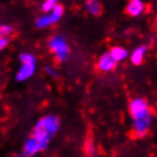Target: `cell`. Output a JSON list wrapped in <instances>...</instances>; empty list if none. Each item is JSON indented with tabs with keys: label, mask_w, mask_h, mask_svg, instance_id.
<instances>
[{
	"label": "cell",
	"mask_w": 157,
	"mask_h": 157,
	"mask_svg": "<svg viewBox=\"0 0 157 157\" xmlns=\"http://www.w3.org/2000/svg\"><path fill=\"white\" fill-rule=\"evenodd\" d=\"M144 10H145V4L143 0H129L127 8H125V12L132 17H139L140 15H143Z\"/></svg>",
	"instance_id": "obj_9"
},
{
	"label": "cell",
	"mask_w": 157,
	"mask_h": 157,
	"mask_svg": "<svg viewBox=\"0 0 157 157\" xmlns=\"http://www.w3.org/2000/svg\"><path fill=\"white\" fill-rule=\"evenodd\" d=\"M63 15H64V7L61 4H57L49 13H45V15H43V16L36 19V27L43 29V28H47V27L56 24V23H59V20L63 17Z\"/></svg>",
	"instance_id": "obj_4"
},
{
	"label": "cell",
	"mask_w": 157,
	"mask_h": 157,
	"mask_svg": "<svg viewBox=\"0 0 157 157\" xmlns=\"http://www.w3.org/2000/svg\"><path fill=\"white\" fill-rule=\"evenodd\" d=\"M44 71L49 75V76H52L53 78H59V77H60V75H59V72H57V71H55V69L52 68V67H44Z\"/></svg>",
	"instance_id": "obj_16"
},
{
	"label": "cell",
	"mask_w": 157,
	"mask_h": 157,
	"mask_svg": "<svg viewBox=\"0 0 157 157\" xmlns=\"http://www.w3.org/2000/svg\"><path fill=\"white\" fill-rule=\"evenodd\" d=\"M10 41H11V39L7 37V36H2V37H0V49L3 51L6 47H8Z\"/></svg>",
	"instance_id": "obj_17"
},
{
	"label": "cell",
	"mask_w": 157,
	"mask_h": 157,
	"mask_svg": "<svg viewBox=\"0 0 157 157\" xmlns=\"http://www.w3.org/2000/svg\"><path fill=\"white\" fill-rule=\"evenodd\" d=\"M145 52H147V47L145 45H140L137 48L133 49V52L131 53V63L133 65H140L144 60Z\"/></svg>",
	"instance_id": "obj_10"
},
{
	"label": "cell",
	"mask_w": 157,
	"mask_h": 157,
	"mask_svg": "<svg viewBox=\"0 0 157 157\" xmlns=\"http://www.w3.org/2000/svg\"><path fill=\"white\" fill-rule=\"evenodd\" d=\"M40 152H43L41 145L39 144V141L35 139L33 136H29L28 139L25 140V143H24V147H23V153L35 157L37 153H40Z\"/></svg>",
	"instance_id": "obj_8"
},
{
	"label": "cell",
	"mask_w": 157,
	"mask_h": 157,
	"mask_svg": "<svg viewBox=\"0 0 157 157\" xmlns=\"http://www.w3.org/2000/svg\"><path fill=\"white\" fill-rule=\"evenodd\" d=\"M109 53H111V56L115 59L117 63L128 57V51L125 48H123V47H119V45H117V47H112V48L109 49Z\"/></svg>",
	"instance_id": "obj_12"
},
{
	"label": "cell",
	"mask_w": 157,
	"mask_h": 157,
	"mask_svg": "<svg viewBox=\"0 0 157 157\" xmlns=\"http://www.w3.org/2000/svg\"><path fill=\"white\" fill-rule=\"evenodd\" d=\"M35 71H36V60L28 61V63H21L20 68L16 73V80L17 81H25L33 76Z\"/></svg>",
	"instance_id": "obj_6"
},
{
	"label": "cell",
	"mask_w": 157,
	"mask_h": 157,
	"mask_svg": "<svg viewBox=\"0 0 157 157\" xmlns=\"http://www.w3.org/2000/svg\"><path fill=\"white\" fill-rule=\"evenodd\" d=\"M129 113H131L132 120H139L152 116L148 101L143 99V97H135V99L131 100V103H129Z\"/></svg>",
	"instance_id": "obj_3"
},
{
	"label": "cell",
	"mask_w": 157,
	"mask_h": 157,
	"mask_svg": "<svg viewBox=\"0 0 157 157\" xmlns=\"http://www.w3.org/2000/svg\"><path fill=\"white\" fill-rule=\"evenodd\" d=\"M57 4H59L57 0H44L43 4H41V11L45 12V13H49Z\"/></svg>",
	"instance_id": "obj_13"
},
{
	"label": "cell",
	"mask_w": 157,
	"mask_h": 157,
	"mask_svg": "<svg viewBox=\"0 0 157 157\" xmlns=\"http://www.w3.org/2000/svg\"><path fill=\"white\" fill-rule=\"evenodd\" d=\"M59 128H60V119L55 115H47L39 119L31 136H33L39 141V144L41 145L43 151H45L48 148L51 140L57 133Z\"/></svg>",
	"instance_id": "obj_1"
},
{
	"label": "cell",
	"mask_w": 157,
	"mask_h": 157,
	"mask_svg": "<svg viewBox=\"0 0 157 157\" xmlns=\"http://www.w3.org/2000/svg\"><path fill=\"white\" fill-rule=\"evenodd\" d=\"M85 10L88 13L93 15V16H99L101 13V3L99 0H85Z\"/></svg>",
	"instance_id": "obj_11"
},
{
	"label": "cell",
	"mask_w": 157,
	"mask_h": 157,
	"mask_svg": "<svg viewBox=\"0 0 157 157\" xmlns=\"http://www.w3.org/2000/svg\"><path fill=\"white\" fill-rule=\"evenodd\" d=\"M13 32H15V28L11 24H2V27H0V35L2 36L10 37V35H12Z\"/></svg>",
	"instance_id": "obj_14"
},
{
	"label": "cell",
	"mask_w": 157,
	"mask_h": 157,
	"mask_svg": "<svg viewBox=\"0 0 157 157\" xmlns=\"http://www.w3.org/2000/svg\"><path fill=\"white\" fill-rule=\"evenodd\" d=\"M19 157H33V156H29V155H25V153H20V156H19Z\"/></svg>",
	"instance_id": "obj_18"
},
{
	"label": "cell",
	"mask_w": 157,
	"mask_h": 157,
	"mask_svg": "<svg viewBox=\"0 0 157 157\" xmlns=\"http://www.w3.org/2000/svg\"><path fill=\"white\" fill-rule=\"evenodd\" d=\"M152 116L144 117V119H139V120H132V135L135 139H141L144 137L151 129L152 125Z\"/></svg>",
	"instance_id": "obj_5"
},
{
	"label": "cell",
	"mask_w": 157,
	"mask_h": 157,
	"mask_svg": "<svg viewBox=\"0 0 157 157\" xmlns=\"http://www.w3.org/2000/svg\"><path fill=\"white\" fill-rule=\"evenodd\" d=\"M117 65V61L111 56L109 52L103 53L97 60V69L101 71V72H111V71H115Z\"/></svg>",
	"instance_id": "obj_7"
},
{
	"label": "cell",
	"mask_w": 157,
	"mask_h": 157,
	"mask_svg": "<svg viewBox=\"0 0 157 157\" xmlns=\"http://www.w3.org/2000/svg\"><path fill=\"white\" fill-rule=\"evenodd\" d=\"M48 48L52 51L57 63H64L69 57V45L63 35H55L49 39Z\"/></svg>",
	"instance_id": "obj_2"
},
{
	"label": "cell",
	"mask_w": 157,
	"mask_h": 157,
	"mask_svg": "<svg viewBox=\"0 0 157 157\" xmlns=\"http://www.w3.org/2000/svg\"><path fill=\"white\" fill-rule=\"evenodd\" d=\"M19 60H20V63H28V61L36 60V57H35L32 53H29V52H24V53L19 55Z\"/></svg>",
	"instance_id": "obj_15"
}]
</instances>
